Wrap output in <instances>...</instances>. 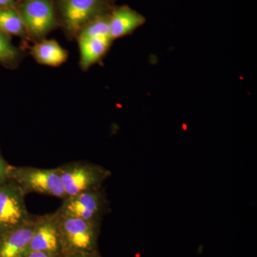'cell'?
Here are the masks:
<instances>
[{
	"instance_id": "1",
	"label": "cell",
	"mask_w": 257,
	"mask_h": 257,
	"mask_svg": "<svg viewBox=\"0 0 257 257\" xmlns=\"http://www.w3.org/2000/svg\"><path fill=\"white\" fill-rule=\"evenodd\" d=\"M59 29L69 40H76L89 22L109 14L116 0H52Z\"/></svg>"
},
{
	"instance_id": "2",
	"label": "cell",
	"mask_w": 257,
	"mask_h": 257,
	"mask_svg": "<svg viewBox=\"0 0 257 257\" xmlns=\"http://www.w3.org/2000/svg\"><path fill=\"white\" fill-rule=\"evenodd\" d=\"M60 234L62 256L96 251L99 220H86L61 216L55 212Z\"/></svg>"
},
{
	"instance_id": "3",
	"label": "cell",
	"mask_w": 257,
	"mask_h": 257,
	"mask_svg": "<svg viewBox=\"0 0 257 257\" xmlns=\"http://www.w3.org/2000/svg\"><path fill=\"white\" fill-rule=\"evenodd\" d=\"M9 179L19 186L25 194L38 193L62 199L67 197L58 168L10 167Z\"/></svg>"
},
{
	"instance_id": "4",
	"label": "cell",
	"mask_w": 257,
	"mask_h": 257,
	"mask_svg": "<svg viewBox=\"0 0 257 257\" xmlns=\"http://www.w3.org/2000/svg\"><path fill=\"white\" fill-rule=\"evenodd\" d=\"M16 10L30 42L45 40L59 28L52 0H16Z\"/></svg>"
},
{
	"instance_id": "5",
	"label": "cell",
	"mask_w": 257,
	"mask_h": 257,
	"mask_svg": "<svg viewBox=\"0 0 257 257\" xmlns=\"http://www.w3.org/2000/svg\"><path fill=\"white\" fill-rule=\"evenodd\" d=\"M57 168L67 197L99 189L109 175V171L88 162H71Z\"/></svg>"
},
{
	"instance_id": "6",
	"label": "cell",
	"mask_w": 257,
	"mask_h": 257,
	"mask_svg": "<svg viewBox=\"0 0 257 257\" xmlns=\"http://www.w3.org/2000/svg\"><path fill=\"white\" fill-rule=\"evenodd\" d=\"M26 194L14 182L0 186V234L32 220L25 204Z\"/></svg>"
},
{
	"instance_id": "7",
	"label": "cell",
	"mask_w": 257,
	"mask_h": 257,
	"mask_svg": "<svg viewBox=\"0 0 257 257\" xmlns=\"http://www.w3.org/2000/svg\"><path fill=\"white\" fill-rule=\"evenodd\" d=\"M104 208V199L98 189L65 198L57 213L69 217L99 220Z\"/></svg>"
},
{
	"instance_id": "8",
	"label": "cell",
	"mask_w": 257,
	"mask_h": 257,
	"mask_svg": "<svg viewBox=\"0 0 257 257\" xmlns=\"http://www.w3.org/2000/svg\"><path fill=\"white\" fill-rule=\"evenodd\" d=\"M33 251L62 255L55 213L37 218L36 227L29 245L28 254Z\"/></svg>"
},
{
	"instance_id": "9",
	"label": "cell",
	"mask_w": 257,
	"mask_h": 257,
	"mask_svg": "<svg viewBox=\"0 0 257 257\" xmlns=\"http://www.w3.org/2000/svg\"><path fill=\"white\" fill-rule=\"evenodd\" d=\"M37 218L0 234V257H25L36 227Z\"/></svg>"
},
{
	"instance_id": "10",
	"label": "cell",
	"mask_w": 257,
	"mask_h": 257,
	"mask_svg": "<svg viewBox=\"0 0 257 257\" xmlns=\"http://www.w3.org/2000/svg\"><path fill=\"white\" fill-rule=\"evenodd\" d=\"M146 23V18L127 5L116 6L109 14V35L113 40L133 34Z\"/></svg>"
},
{
	"instance_id": "11",
	"label": "cell",
	"mask_w": 257,
	"mask_h": 257,
	"mask_svg": "<svg viewBox=\"0 0 257 257\" xmlns=\"http://www.w3.org/2000/svg\"><path fill=\"white\" fill-rule=\"evenodd\" d=\"M77 41L80 54L79 67L82 70L87 71L102 60L114 40L110 37H97L78 39Z\"/></svg>"
},
{
	"instance_id": "12",
	"label": "cell",
	"mask_w": 257,
	"mask_h": 257,
	"mask_svg": "<svg viewBox=\"0 0 257 257\" xmlns=\"http://www.w3.org/2000/svg\"><path fill=\"white\" fill-rule=\"evenodd\" d=\"M30 55L37 63L57 67L67 62L69 53L55 40H45L35 42L29 47Z\"/></svg>"
},
{
	"instance_id": "13",
	"label": "cell",
	"mask_w": 257,
	"mask_h": 257,
	"mask_svg": "<svg viewBox=\"0 0 257 257\" xmlns=\"http://www.w3.org/2000/svg\"><path fill=\"white\" fill-rule=\"evenodd\" d=\"M0 30L11 37H20L29 48L28 33L16 9H0Z\"/></svg>"
},
{
	"instance_id": "14",
	"label": "cell",
	"mask_w": 257,
	"mask_h": 257,
	"mask_svg": "<svg viewBox=\"0 0 257 257\" xmlns=\"http://www.w3.org/2000/svg\"><path fill=\"white\" fill-rule=\"evenodd\" d=\"M25 50L15 46L11 37L0 30V64L8 69H18L25 56Z\"/></svg>"
},
{
	"instance_id": "15",
	"label": "cell",
	"mask_w": 257,
	"mask_h": 257,
	"mask_svg": "<svg viewBox=\"0 0 257 257\" xmlns=\"http://www.w3.org/2000/svg\"><path fill=\"white\" fill-rule=\"evenodd\" d=\"M109 14L96 18L84 25L77 34L75 40L81 38H88V37H110Z\"/></svg>"
},
{
	"instance_id": "16",
	"label": "cell",
	"mask_w": 257,
	"mask_h": 257,
	"mask_svg": "<svg viewBox=\"0 0 257 257\" xmlns=\"http://www.w3.org/2000/svg\"><path fill=\"white\" fill-rule=\"evenodd\" d=\"M9 167L0 154V186L8 182Z\"/></svg>"
},
{
	"instance_id": "17",
	"label": "cell",
	"mask_w": 257,
	"mask_h": 257,
	"mask_svg": "<svg viewBox=\"0 0 257 257\" xmlns=\"http://www.w3.org/2000/svg\"><path fill=\"white\" fill-rule=\"evenodd\" d=\"M62 257H101L96 251L93 252H83L69 253V254L62 255Z\"/></svg>"
},
{
	"instance_id": "18",
	"label": "cell",
	"mask_w": 257,
	"mask_h": 257,
	"mask_svg": "<svg viewBox=\"0 0 257 257\" xmlns=\"http://www.w3.org/2000/svg\"><path fill=\"white\" fill-rule=\"evenodd\" d=\"M25 257H62V255L43 252V251H33V252L28 253Z\"/></svg>"
},
{
	"instance_id": "19",
	"label": "cell",
	"mask_w": 257,
	"mask_h": 257,
	"mask_svg": "<svg viewBox=\"0 0 257 257\" xmlns=\"http://www.w3.org/2000/svg\"><path fill=\"white\" fill-rule=\"evenodd\" d=\"M0 9H16V0H0Z\"/></svg>"
}]
</instances>
